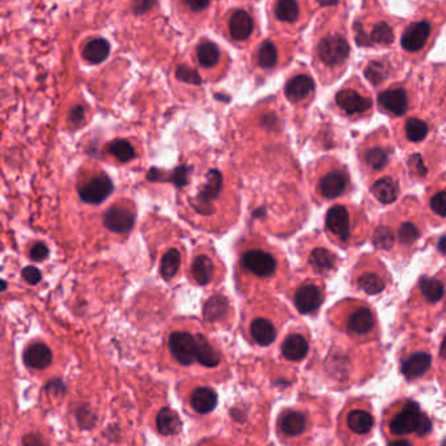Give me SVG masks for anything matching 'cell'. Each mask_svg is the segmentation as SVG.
Here are the masks:
<instances>
[{"mask_svg":"<svg viewBox=\"0 0 446 446\" xmlns=\"http://www.w3.org/2000/svg\"><path fill=\"white\" fill-rule=\"evenodd\" d=\"M351 55V48L344 29L324 30L315 44L317 62L324 68V72L342 75Z\"/></svg>","mask_w":446,"mask_h":446,"instance_id":"6da1fadb","label":"cell"},{"mask_svg":"<svg viewBox=\"0 0 446 446\" xmlns=\"http://www.w3.org/2000/svg\"><path fill=\"white\" fill-rule=\"evenodd\" d=\"M321 168L315 178V191L321 199L334 200L344 197L351 190V177L342 162L324 157L318 162Z\"/></svg>","mask_w":446,"mask_h":446,"instance_id":"7a4b0ae2","label":"cell"},{"mask_svg":"<svg viewBox=\"0 0 446 446\" xmlns=\"http://www.w3.org/2000/svg\"><path fill=\"white\" fill-rule=\"evenodd\" d=\"M360 214L359 211L346 204L332 206L324 216V228L329 236L338 245L347 247L360 232Z\"/></svg>","mask_w":446,"mask_h":446,"instance_id":"3957f363","label":"cell"},{"mask_svg":"<svg viewBox=\"0 0 446 446\" xmlns=\"http://www.w3.org/2000/svg\"><path fill=\"white\" fill-rule=\"evenodd\" d=\"M389 428L390 432L395 436L409 433L424 436L432 431V423L415 402H406L390 419Z\"/></svg>","mask_w":446,"mask_h":446,"instance_id":"277c9868","label":"cell"},{"mask_svg":"<svg viewBox=\"0 0 446 446\" xmlns=\"http://www.w3.org/2000/svg\"><path fill=\"white\" fill-rule=\"evenodd\" d=\"M352 81L346 83V86L336 93L335 105L343 115L350 118H360L362 115L369 114L373 101L368 91L359 84L358 80L356 84Z\"/></svg>","mask_w":446,"mask_h":446,"instance_id":"5b68a950","label":"cell"},{"mask_svg":"<svg viewBox=\"0 0 446 446\" xmlns=\"http://www.w3.org/2000/svg\"><path fill=\"white\" fill-rule=\"evenodd\" d=\"M393 155L394 151L389 143L374 138L362 147L360 160L362 166L372 174H374L383 171L389 165Z\"/></svg>","mask_w":446,"mask_h":446,"instance_id":"8992f818","label":"cell"},{"mask_svg":"<svg viewBox=\"0 0 446 446\" xmlns=\"http://www.w3.org/2000/svg\"><path fill=\"white\" fill-rule=\"evenodd\" d=\"M432 33H433L432 24L427 20L414 21L405 29L400 39V45L406 53L417 54L426 48Z\"/></svg>","mask_w":446,"mask_h":446,"instance_id":"52a82bcc","label":"cell"},{"mask_svg":"<svg viewBox=\"0 0 446 446\" xmlns=\"http://www.w3.org/2000/svg\"><path fill=\"white\" fill-rule=\"evenodd\" d=\"M379 105L385 114L400 117L406 114L409 107V96L405 86H390L379 95Z\"/></svg>","mask_w":446,"mask_h":446,"instance_id":"ba28073f","label":"cell"},{"mask_svg":"<svg viewBox=\"0 0 446 446\" xmlns=\"http://www.w3.org/2000/svg\"><path fill=\"white\" fill-rule=\"evenodd\" d=\"M169 348L182 365H190L197 359V339L188 332H174L169 338Z\"/></svg>","mask_w":446,"mask_h":446,"instance_id":"9c48e42d","label":"cell"},{"mask_svg":"<svg viewBox=\"0 0 446 446\" xmlns=\"http://www.w3.org/2000/svg\"><path fill=\"white\" fill-rule=\"evenodd\" d=\"M322 288L313 283L301 285L294 294V305L303 314L314 313L323 303Z\"/></svg>","mask_w":446,"mask_h":446,"instance_id":"30bf717a","label":"cell"},{"mask_svg":"<svg viewBox=\"0 0 446 446\" xmlns=\"http://www.w3.org/2000/svg\"><path fill=\"white\" fill-rule=\"evenodd\" d=\"M242 263L249 271L262 277L271 276L276 270L274 256L263 250H250L242 256Z\"/></svg>","mask_w":446,"mask_h":446,"instance_id":"8fae6325","label":"cell"},{"mask_svg":"<svg viewBox=\"0 0 446 446\" xmlns=\"http://www.w3.org/2000/svg\"><path fill=\"white\" fill-rule=\"evenodd\" d=\"M113 182L105 176L96 177L93 180L89 181L81 189H80V197L86 203L91 204H98L104 202L112 192H113Z\"/></svg>","mask_w":446,"mask_h":446,"instance_id":"7c38bea8","label":"cell"},{"mask_svg":"<svg viewBox=\"0 0 446 446\" xmlns=\"http://www.w3.org/2000/svg\"><path fill=\"white\" fill-rule=\"evenodd\" d=\"M133 211L124 207H112L104 215L105 227L115 233H127L133 229Z\"/></svg>","mask_w":446,"mask_h":446,"instance_id":"4fadbf2b","label":"cell"},{"mask_svg":"<svg viewBox=\"0 0 446 446\" xmlns=\"http://www.w3.org/2000/svg\"><path fill=\"white\" fill-rule=\"evenodd\" d=\"M313 79L308 74H299L292 77L285 86V95L292 103H303L314 95Z\"/></svg>","mask_w":446,"mask_h":446,"instance_id":"5bb4252c","label":"cell"},{"mask_svg":"<svg viewBox=\"0 0 446 446\" xmlns=\"http://www.w3.org/2000/svg\"><path fill=\"white\" fill-rule=\"evenodd\" d=\"M370 191L372 195L382 204H391L393 202L398 199L400 185L398 178L393 176H385L372 185Z\"/></svg>","mask_w":446,"mask_h":446,"instance_id":"9a60e30c","label":"cell"},{"mask_svg":"<svg viewBox=\"0 0 446 446\" xmlns=\"http://www.w3.org/2000/svg\"><path fill=\"white\" fill-rule=\"evenodd\" d=\"M432 362V358L427 352L412 353L402 364V373L407 380H415L427 373Z\"/></svg>","mask_w":446,"mask_h":446,"instance_id":"2e32d148","label":"cell"},{"mask_svg":"<svg viewBox=\"0 0 446 446\" xmlns=\"http://www.w3.org/2000/svg\"><path fill=\"white\" fill-rule=\"evenodd\" d=\"M360 34V33H359ZM394 41V29L390 25L389 21L380 20L370 27L369 32L361 33V42H369V45H380L386 46ZM360 42V44H361Z\"/></svg>","mask_w":446,"mask_h":446,"instance_id":"e0dca14e","label":"cell"},{"mask_svg":"<svg viewBox=\"0 0 446 446\" xmlns=\"http://www.w3.org/2000/svg\"><path fill=\"white\" fill-rule=\"evenodd\" d=\"M308 263L312 267L314 273L323 275V274H329L336 267L338 258L332 250L326 247H314L308 258Z\"/></svg>","mask_w":446,"mask_h":446,"instance_id":"ac0fdd59","label":"cell"},{"mask_svg":"<svg viewBox=\"0 0 446 446\" xmlns=\"http://www.w3.org/2000/svg\"><path fill=\"white\" fill-rule=\"evenodd\" d=\"M348 330L355 335L369 334L376 324L374 314L367 306H360L352 312L348 318Z\"/></svg>","mask_w":446,"mask_h":446,"instance_id":"d6986e66","label":"cell"},{"mask_svg":"<svg viewBox=\"0 0 446 446\" xmlns=\"http://www.w3.org/2000/svg\"><path fill=\"white\" fill-rule=\"evenodd\" d=\"M254 22L247 11L238 10L229 19V33L232 39L244 41L253 33Z\"/></svg>","mask_w":446,"mask_h":446,"instance_id":"ffe728a7","label":"cell"},{"mask_svg":"<svg viewBox=\"0 0 446 446\" xmlns=\"http://www.w3.org/2000/svg\"><path fill=\"white\" fill-rule=\"evenodd\" d=\"M24 361L29 368L33 369H45L53 361V355L45 344H33L24 353Z\"/></svg>","mask_w":446,"mask_h":446,"instance_id":"44dd1931","label":"cell"},{"mask_svg":"<svg viewBox=\"0 0 446 446\" xmlns=\"http://www.w3.org/2000/svg\"><path fill=\"white\" fill-rule=\"evenodd\" d=\"M209 181L204 186V189L202 190V192L198 197V206L197 209L199 211L200 214H204L203 209H209V200L216 199L221 190V174L218 171H211L209 173Z\"/></svg>","mask_w":446,"mask_h":446,"instance_id":"7402d4cb","label":"cell"},{"mask_svg":"<svg viewBox=\"0 0 446 446\" xmlns=\"http://www.w3.org/2000/svg\"><path fill=\"white\" fill-rule=\"evenodd\" d=\"M309 351V346L303 335L294 334L285 339L282 346V352L287 360L300 361L304 359Z\"/></svg>","mask_w":446,"mask_h":446,"instance_id":"603a6c76","label":"cell"},{"mask_svg":"<svg viewBox=\"0 0 446 446\" xmlns=\"http://www.w3.org/2000/svg\"><path fill=\"white\" fill-rule=\"evenodd\" d=\"M191 406L199 414H209L218 405L216 393L209 388L197 389L191 395Z\"/></svg>","mask_w":446,"mask_h":446,"instance_id":"cb8c5ba5","label":"cell"},{"mask_svg":"<svg viewBox=\"0 0 446 446\" xmlns=\"http://www.w3.org/2000/svg\"><path fill=\"white\" fill-rule=\"evenodd\" d=\"M347 424L353 433L367 435L369 433L374 424V419L368 411L352 409L347 417Z\"/></svg>","mask_w":446,"mask_h":446,"instance_id":"d4e9b609","label":"cell"},{"mask_svg":"<svg viewBox=\"0 0 446 446\" xmlns=\"http://www.w3.org/2000/svg\"><path fill=\"white\" fill-rule=\"evenodd\" d=\"M250 332L253 339L261 346H270L275 341L276 330L274 324L263 318H258L251 323Z\"/></svg>","mask_w":446,"mask_h":446,"instance_id":"484cf974","label":"cell"},{"mask_svg":"<svg viewBox=\"0 0 446 446\" xmlns=\"http://www.w3.org/2000/svg\"><path fill=\"white\" fill-rule=\"evenodd\" d=\"M157 431L164 436L176 435L181 429V420L176 411L171 408H162L156 418Z\"/></svg>","mask_w":446,"mask_h":446,"instance_id":"4316f807","label":"cell"},{"mask_svg":"<svg viewBox=\"0 0 446 446\" xmlns=\"http://www.w3.org/2000/svg\"><path fill=\"white\" fill-rule=\"evenodd\" d=\"M280 429L288 436H299L306 429V418L301 412H287L280 418Z\"/></svg>","mask_w":446,"mask_h":446,"instance_id":"83f0119b","label":"cell"},{"mask_svg":"<svg viewBox=\"0 0 446 446\" xmlns=\"http://www.w3.org/2000/svg\"><path fill=\"white\" fill-rule=\"evenodd\" d=\"M110 53V45L103 39H92L83 48V57L91 63H101Z\"/></svg>","mask_w":446,"mask_h":446,"instance_id":"f1b7e54d","label":"cell"},{"mask_svg":"<svg viewBox=\"0 0 446 446\" xmlns=\"http://www.w3.org/2000/svg\"><path fill=\"white\" fill-rule=\"evenodd\" d=\"M428 133H429V127L427 122L420 118H415V117L408 118L403 124L405 138L409 143L423 142L427 138Z\"/></svg>","mask_w":446,"mask_h":446,"instance_id":"f546056e","label":"cell"},{"mask_svg":"<svg viewBox=\"0 0 446 446\" xmlns=\"http://www.w3.org/2000/svg\"><path fill=\"white\" fill-rule=\"evenodd\" d=\"M385 279L377 273L367 270L358 277V285L368 294H377L385 289Z\"/></svg>","mask_w":446,"mask_h":446,"instance_id":"4dcf8cb0","label":"cell"},{"mask_svg":"<svg viewBox=\"0 0 446 446\" xmlns=\"http://www.w3.org/2000/svg\"><path fill=\"white\" fill-rule=\"evenodd\" d=\"M195 339H197V360L199 361L202 365L209 368L218 367L220 362L218 352L212 348V346L206 341L203 335H198Z\"/></svg>","mask_w":446,"mask_h":446,"instance_id":"1f68e13d","label":"cell"},{"mask_svg":"<svg viewBox=\"0 0 446 446\" xmlns=\"http://www.w3.org/2000/svg\"><path fill=\"white\" fill-rule=\"evenodd\" d=\"M214 275V263L209 256H199L192 263V276L200 285L209 284Z\"/></svg>","mask_w":446,"mask_h":446,"instance_id":"d6a6232c","label":"cell"},{"mask_svg":"<svg viewBox=\"0 0 446 446\" xmlns=\"http://www.w3.org/2000/svg\"><path fill=\"white\" fill-rule=\"evenodd\" d=\"M228 312V301L221 296L211 297L204 306V318L211 322L221 320Z\"/></svg>","mask_w":446,"mask_h":446,"instance_id":"836d02e7","label":"cell"},{"mask_svg":"<svg viewBox=\"0 0 446 446\" xmlns=\"http://www.w3.org/2000/svg\"><path fill=\"white\" fill-rule=\"evenodd\" d=\"M420 291L428 303H438L445 292L444 284L440 280L431 277H423L420 280Z\"/></svg>","mask_w":446,"mask_h":446,"instance_id":"e575fe53","label":"cell"},{"mask_svg":"<svg viewBox=\"0 0 446 446\" xmlns=\"http://www.w3.org/2000/svg\"><path fill=\"white\" fill-rule=\"evenodd\" d=\"M275 16L283 22H294L300 16V6L294 0H280L276 3Z\"/></svg>","mask_w":446,"mask_h":446,"instance_id":"d590c367","label":"cell"},{"mask_svg":"<svg viewBox=\"0 0 446 446\" xmlns=\"http://www.w3.org/2000/svg\"><path fill=\"white\" fill-rule=\"evenodd\" d=\"M420 235H421L420 228L414 221H409V220L400 223L397 230L399 244H402L403 247H412L414 244H417Z\"/></svg>","mask_w":446,"mask_h":446,"instance_id":"8d00e7d4","label":"cell"},{"mask_svg":"<svg viewBox=\"0 0 446 446\" xmlns=\"http://www.w3.org/2000/svg\"><path fill=\"white\" fill-rule=\"evenodd\" d=\"M197 57L203 67H214L218 62L220 51L214 42H203L197 48Z\"/></svg>","mask_w":446,"mask_h":446,"instance_id":"74e56055","label":"cell"},{"mask_svg":"<svg viewBox=\"0 0 446 446\" xmlns=\"http://www.w3.org/2000/svg\"><path fill=\"white\" fill-rule=\"evenodd\" d=\"M181 265V254L178 250L171 249L169 250L162 261L160 273L165 280H171V277L177 274Z\"/></svg>","mask_w":446,"mask_h":446,"instance_id":"f35d334b","label":"cell"},{"mask_svg":"<svg viewBox=\"0 0 446 446\" xmlns=\"http://www.w3.org/2000/svg\"><path fill=\"white\" fill-rule=\"evenodd\" d=\"M428 203L437 218H446V186L433 190L429 195Z\"/></svg>","mask_w":446,"mask_h":446,"instance_id":"ab89813d","label":"cell"},{"mask_svg":"<svg viewBox=\"0 0 446 446\" xmlns=\"http://www.w3.org/2000/svg\"><path fill=\"white\" fill-rule=\"evenodd\" d=\"M277 62V51L273 42L266 41L261 45L258 51V63L262 68H273Z\"/></svg>","mask_w":446,"mask_h":446,"instance_id":"60d3db41","label":"cell"},{"mask_svg":"<svg viewBox=\"0 0 446 446\" xmlns=\"http://www.w3.org/2000/svg\"><path fill=\"white\" fill-rule=\"evenodd\" d=\"M394 242H395V237H394V230L393 229L389 228V227H385V225H381V227L374 230V233H373V244L377 249L390 250L391 247H394Z\"/></svg>","mask_w":446,"mask_h":446,"instance_id":"b9f144b4","label":"cell"},{"mask_svg":"<svg viewBox=\"0 0 446 446\" xmlns=\"http://www.w3.org/2000/svg\"><path fill=\"white\" fill-rule=\"evenodd\" d=\"M109 152L112 153L117 160L122 162H131L135 157L133 145L126 140H115L110 143Z\"/></svg>","mask_w":446,"mask_h":446,"instance_id":"7bdbcfd3","label":"cell"},{"mask_svg":"<svg viewBox=\"0 0 446 446\" xmlns=\"http://www.w3.org/2000/svg\"><path fill=\"white\" fill-rule=\"evenodd\" d=\"M177 79L190 84H195V86L200 84V77H198V74L188 66H180L177 68Z\"/></svg>","mask_w":446,"mask_h":446,"instance_id":"ee69618b","label":"cell"},{"mask_svg":"<svg viewBox=\"0 0 446 446\" xmlns=\"http://www.w3.org/2000/svg\"><path fill=\"white\" fill-rule=\"evenodd\" d=\"M48 256V249L45 244L39 242L36 244L34 247H32L30 250V258L34 261V262H41L44 259H46Z\"/></svg>","mask_w":446,"mask_h":446,"instance_id":"f6af8a7d","label":"cell"},{"mask_svg":"<svg viewBox=\"0 0 446 446\" xmlns=\"http://www.w3.org/2000/svg\"><path fill=\"white\" fill-rule=\"evenodd\" d=\"M22 277L25 279V282L29 283V284L34 285L39 283V280H41L42 276H41L39 268L28 266L22 270Z\"/></svg>","mask_w":446,"mask_h":446,"instance_id":"bcb514c9","label":"cell"},{"mask_svg":"<svg viewBox=\"0 0 446 446\" xmlns=\"http://www.w3.org/2000/svg\"><path fill=\"white\" fill-rule=\"evenodd\" d=\"M22 446H48L39 435H28L22 438Z\"/></svg>","mask_w":446,"mask_h":446,"instance_id":"7dc6e473","label":"cell"},{"mask_svg":"<svg viewBox=\"0 0 446 446\" xmlns=\"http://www.w3.org/2000/svg\"><path fill=\"white\" fill-rule=\"evenodd\" d=\"M70 119L74 124H81L84 119V109L81 106H75L70 113Z\"/></svg>","mask_w":446,"mask_h":446,"instance_id":"c3c4849f","label":"cell"},{"mask_svg":"<svg viewBox=\"0 0 446 446\" xmlns=\"http://www.w3.org/2000/svg\"><path fill=\"white\" fill-rule=\"evenodd\" d=\"M186 4L191 7L194 11H199L202 8H206L207 6H209V3L207 1H204V3H192V1H186Z\"/></svg>","mask_w":446,"mask_h":446,"instance_id":"681fc988","label":"cell"},{"mask_svg":"<svg viewBox=\"0 0 446 446\" xmlns=\"http://www.w3.org/2000/svg\"><path fill=\"white\" fill-rule=\"evenodd\" d=\"M438 250H440L444 256H446V236L440 238V241H438Z\"/></svg>","mask_w":446,"mask_h":446,"instance_id":"f907efd6","label":"cell"},{"mask_svg":"<svg viewBox=\"0 0 446 446\" xmlns=\"http://www.w3.org/2000/svg\"><path fill=\"white\" fill-rule=\"evenodd\" d=\"M389 446H411V444H409L408 441L399 440V441H394V442H391Z\"/></svg>","mask_w":446,"mask_h":446,"instance_id":"816d5d0a","label":"cell"},{"mask_svg":"<svg viewBox=\"0 0 446 446\" xmlns=\"http://www.w3.org/2000/svg\"><path fill=\"white\" fill-rule=\"evenodd\" d=\"M441 355H442L444 358H446V338L444 343H442V347H441Z\"/></svg>","mask_w":446,"mask_h":446,"instance_id":"f5cc1de1","label":"cell"},{"mask_svg":"<svg viewBox=\"0 0 446 446\" xmlns=\"http://www.w3.org/2000/svg\"><path fill=\"white\" fill-rule=\"evenodd\" d=\"M444 446H446V441H445V442H444Z\"/></svg>","mask_w":446,"mask_h":446,"instance_id":"db71d44e","label":"cell"}]
</instances>
